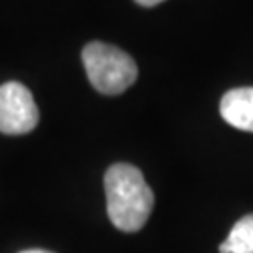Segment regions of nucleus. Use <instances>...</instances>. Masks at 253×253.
I'll return each mask as SVG.
<instances>
[{"label": "nucleus", "instance_id": "nucleus-2", "mask_svg": "<svg viewBox=\"0 0 253 253\" xmlns=\"http://www.w3.org/2000/svg\"><path fill=\"white\" fill-rule=\"evenodd\" d=\"M83 66L92 86L105 96L122 94L137 79L135 60L122 49L101 42L84 45Z\"/></svg>", "mask_w": 253, "mask_h": 253}, {"label": "nucleus", "instance_id": "nucleus-6", "mask_svg": "<svg viewBox=\"0 0 253 253\" xmlns=\"http://www.w3.org/2000/svg\"><path fill=\"white\" fill-rule=\"evenodd\" d=\"M137 4H141V6H145V8H152L156 4H160L163 0H135Z\"/></svg>", "mask_w": 253, "mask_h": 253}, {"label": "nucleus", "instance_id": "nucleus-7", "mask_svg": "<svg viewBox=\"0 0 253 253\" xmlns=\"http://www.w3.org/2000/svg\"><path fill=\"white\" fill-rule=\"evenodd\" d=\"M23 253H49V252H42V250H30V252H23Z\"/></svg>", "mask_w": 253, "mask_h": 253}, {"label": "nucleus", "instance_id": "nucleus-1", "mask_svg": "<svg viewBox=\"0 0 253 253\" xmlns=\"http://www.w3.org/2000/svg\"><path fill=\"white\" fill-rule=\"evenodd\" d=\"M109 219L118 231H141L154 208V191L143 172L129 163H115L105 172Z\"/></svg>", "mask_w": 253, "mask_h": 253}, {"label": "nucleus", "instance_id": "nucleus-5", "mask_svg": "<svg viewBox=\"0 0 253 253\" xmlns=\"http://www.w3.org/2000/svg\"><path fill=\"white\" fill-rule=\"evenodd\" d=\"M219 253H253V214L236 221L227 240L219 244Z\"/></svg>", "mask_w": 253, "mask_h": 253}, {"label": "nucleus", "instance_id": "nucleus-4", "mask_svg": "<svg viewBox=\"0 0 253 253\" xmlns=\"http://www.w3.org/2000/svg\"><path fill=\"white\" fill-rule=\"evenodd\" d=\"M219 113L236 129L253 131V86L227 92L219 103Z\"/></svg>", "mask_w": 253, "mask_h": 253}, {"label": "nucleus", "instance_id": "nucleus-3", "mask_svg": "<svg viewBox=\"0 0 253 253\" xmlns=\"http://www.w3.org/2000/svg\"><path fill=\"white\" fill-rule=\"evenodd\" d=\"M36 101L25 84L6 83L0 86V131L6 135H25L38 126Z\"/></svg>", "mask_w": 253, "mask_h": 253}]
</instances>
